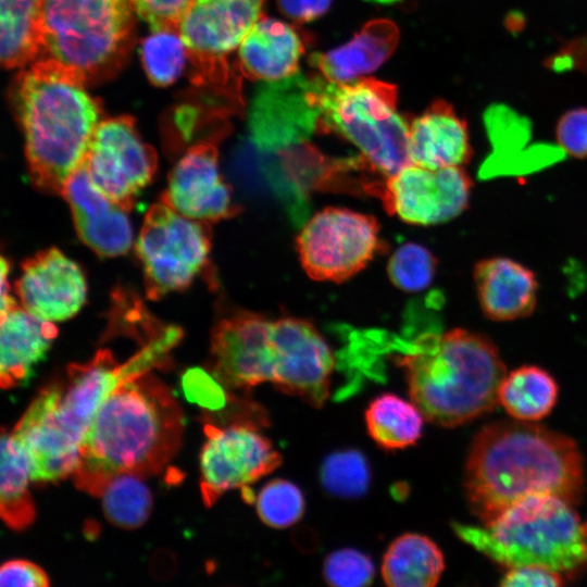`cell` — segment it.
<instances>
[{
    "instance_id": "1",
    "label": "cell",
    "mask_w": 587,
    "mask_h": 587,
    "mask_svg": "<svg viewBox=\"0 0 587 587\" xmlns=\"http://www.w3.org/2000/svg\"><path fill=\"white\" fill-rule=\"evenodd\" d=\"M584 483L583 457L573 439L517 420L484 426L472 440L464 471L470 509L483 524L534 494L576 504Z\"/></svg>"
},
{
    "instance_id": "2",
    "label": "cell",
    "mask_w": 587,
    "mask_h": 587,
    "mask_svg": "<svg viewBox=\"0 0 587 587\" xmlns=\"http://www.w3.org/2000/svg\"><path fill=\"white\" fill-rule=\"evenodd\" d=\"M183 432V410L167 386L148 373L128 379L99 408L79 448L74 484L100 497L117 474H159L178 451Z\"/></svg>"
},
{
    "instance_id": "3",
    "label": "cell",
    "mask_w": 587,
    "mask_h": 587,
    "mask_svg": "<svg viewBox=\"0 0 587 587\" xmlns=\"http://www.w3.org/2000/svg\"><path fill=\"white\" fill-rule=\"evenodd\" d=\"M86 80L51 59H39L16 78L14 103L25 137L33 184L61 195L83 163L99 125L100 108Z\"/></svg>"
},
{
    "instance_id": "4",
    "label": "cell",
    "mask_w": 587,
    "mask_h": 587,
    "mask_svg": "<svg viewBox=\"0 0 587 587\" xmlns=\"http://www.w3.org/2000/svg\"><path fill=\"white\" fill-rule=\"evenodd\" d=\"M396 363L404 371L411 401L425 420L442 427L492 411L507 374L495 344L463 328L421 337Z\"/></svg>"
},
{
    "instance_id": "5",
    "label": "cell",
    "mask_w": 587,
    "mask_h": 587,
    "mask_svg": "<svg viewBox=\"0 0 587 587\" xmlns=\"http://www.w3.org/2000/svg\"><path fill=\"white\" fill-rule=\"evenodd\" d=\"M572 502L551 494L520 499L482 526L453 523L457 536L510 567L541 565L572 573L587 562L583 521Z\"/></svg>"
},
{
    "instance_id": "6",
    "label": "cell",
    "mask_w": 587,
    "mask_h": 587,
    "mask_svg": "<svg viewBox=\"0 0 587 587\" xmlns=\"http://www.w3.org/2000/svg\"><path fill=\"white\" fill-rule=\"evenodd\" d=\"M320 108L317 128L353 143L385 176L411 164L409 124L397 111V87L373 77L332 83L313 76Z\"/></svg>"
},
{
    "instance_id": "7",
    "label": "cell",
    "mask_w": 587,
    "mask_h": 587,
    "mask_svg": "<svg viewBox=\"0 0 587 587\" xmlns=\"http://www.w3.org/2000/svg\"><path fill=\"white\" fill-rule=\"evenodd\" d=\"M133 12L129 0H43L39 59L70 67L86 83L105 78L132 47Z\"/></svg>"
},
{
    "instance_id": "8",
    "label": "cell",
    "mask_w": 587,
    "mask_h": 587,
    "mask_svg": "<svg viewBox=\"0 0 587 587\" xmlns=\"http://www.w3.org/2000/svg\"><path fill=\"white\" fill-rule=\"evenodd\" d=\"M211 250L208 222L176 212L162 200L151 205L136 242L151 300L185 289L207 264Z\"/></svg>"
},
{
    "instance_id": "9",
    "label": "cell",
    "mask_w": 587,
    "mask_h": 587,
    "mask_svg": "<svg viewBox=\"0 0 587 587\" xmlns=\"http://www.w3.org/2000/svg\"><path fill=\"white\" fill-rule=\"evenodd\" d=\"M180 338V328L167 326L124 363H117L108 349L97 351L86 363H72L54 409L59 425L82 445L104 400L124 382L164 365Z\"/></svg>"
},
{
    "instance_id": "10",
    "label": "cell",
    "mask_w": 587,
    "mask_h": 587,
    "mask_svg": "<svg viewBox=\"0 0 587 587\" xmlns=\"http://www.w3.org/2000/svg\"><path fill=\"white\" fill-rule=\"evenodd\" d=\"M372 215L345 208L315 213L296 238L304 272L314 280L341 283L362 271L382 250Z\"/></svg>"
},
{
    "instance_id": "11",
    "label": "cell",
    "mask_w": 587,
    "mask_h": 587,
    "mask_svg": "<svg viewBox=\"0 0 587 587\" xmlns=\"http://www.w3.org/2000/svg\"><path fill=\"white\" fill-rule=\"evenodd\" d=\"M265 0H192L178 32L199 85L229 83L228 57L261 17Z\"/></svg>"
},
{
    "instance_id": "12",
    "label": "cell",
    "mask_w": 587,
    "mask_h": 587,
    "mask_svg": "<svg viewBox=\"0 0 587 587\" xmlns=\"http://www.w3.org/2000/svg\"><path fill=\"white\" fill-rule=\"evenodd\" d=\"M255 424L207 423V441L200 453V490L204 504L213 505L226 491L246 488L275 471L282 455Z\"/></svg>"
},
{
    "instance_id": "13",
    "label": "cell",
    "mask_w": 587,
    "mask_h": 587,
    "mask_svg": "<svg viewBox=\"0 0 587 587\" xmlns=\"http://www.w3.org/2000/svg\"><path fill=\"white\" fill-rule=\"evenodd\" d=\"M84 163L93 184L114 203L130 211L157 170L155 151L139 137L133 117L101 121Z\"/></svg>"
},
{
    "instance_id": "14",
    "label": "cell",
    "mask_w": 587,
    "mask_h": 587,
    "mask_svg": "<svg viewBox=\"0 0 587 587\" xmlns=\"http://www.w3.org/2000/svg\"><path fill=\"white\" fill-rule=\"evenodd\" d=\"M473 183L463 167L427 168L409 164L388 176L378 193L390 215L414 225H435L460 215Z\"/></svg>"
},
{
    "instance_id": "15",
    "label": "cell",
    "mask_w": 587,
    "mask_h": 587,
    "mask_svg": "<svg viewBox=\"0 0 587 587\" xmlns=\"http://www.w3.org/2000/svg\"><path fill=\"white\" fill-rule=\"evenodd\" d=\"M274 367L272 384L321 408L329 396L333 352L316 327L302 319L280 317L273 322Z\"/></svg>"
},
{
    "instance_id": "16",
    "label": "cell",
    "mask_w": 587,
    "mask_h": 587,
    "mask_svg": "<svg viewBox=\"0 0 587 587\" xmlns=\"http://www.w3.org/2000/svg\"><path fill=\"white\" fill-rule=\"evenodd\" d=\"M273 322L238 311L211 330L212 375L229 389H251L271 383L274 367Z\"/></svg>"
},
{
    "instance_id": "17",
    "label": "cell",
    "mask_w": 587,
    "mask_h": 587,
    "mask_svg": "<svg viewBox=\"0 0 587 587\" xmlns=\"http://www.w3.org/2000/svg\"><path fill=\"white\" fill-rule=\"evenodd\" d=\"M265 83L255 92L249 112V130L258 147L299 142L317 128L320 108L313 77L295 74Z\"/></svg>"
},
{
    "instance_id": "18",
    "label": "cell",
    "mask_w": 587,
    "mask_h": 587,
    "mask_svg": "<svg viewBox=\"0 0 587 587\" xmlns=\"http://www.w3.org/2000/svg\"><path fill=\"white\" fill-rule=\"evenodd\" d=\"M161 200L182 215L208 223L239 211L221 175L217 148L209 141L191 146L175 164Z\"/></svg>"
},
{
    "instance_id": "19",
    "label": "cell",
    "mask_w": 587,
    "mask_h": 587,
    "mask_svg": "<svg viewBox=\"0 0 587 587\" xmlns=\"http://www.w3.org/2000/svg\"><path fill=\"white\" fill-rule=\"evenodd\" d=\"M61 391L54 384L41 389L11 433L26 453L33 482L64 479L79 463L80 445L54 417Z\"/></svg>"
},
{
    "instance_id": "20",
    "label": "cell",
    "mask_w": 587,
    "mask_h": 587,
    "mask_svg": "<svg viewBox=\"0 0 587 587\" xmlns=\"http://www.w3.org/2000/svg\"><path fill=\"white\" fill-rule=\"evenodd\" d=\"M80 267L57 248L39 251L22 264L16 294L29 313L50 322L73 317L86 301Z\"/></svg>"
},
{
    "instance_id": "21",
    "label": "cell",
    "mask_w": 587,
    "mask_h": 587,
    "mask_svg": "<svg viewBox=\"0 0 587 587\" xmlns=\"http://www.w3.org/2000/svg\"><path fill=\"white\" fill-rule=\"evenodd\" d=\"M61 195L70 205L78 237L98 255L112 258L129 250L133 229L127 211L93 184L84 161L68 177Z\"/></svg>"
},
{
    "instance_id": "22",
    "label": "cell",
    "mask_w": 587,
    "mask_h": 587,
    "mask_svg": "<svg viewBox=\"0 0 587 587\" xmlns=\"http://www.w3.org/2000/svg\"><path fill=\"white\" fill-rule=\"evenodd\" d=\"M479 308L496 322L529 316L536 308L538 280L534 272L507 257L479 260L473 268Z\"/></svg>"
},
{
    "instance_id": "23",
    "label": "cell",
    "mask_w": 587,
    "mask_h": 587,
    "mask_svg": "<svg viewBox=\"0 0 587 587\" xmlns=\"http://www.w3.org/2000/svg\"><path fill=\"white\" fill-rule=\"evenodd\" d=\"M409 152L423 167H463L473 155L465 121L447 101H434L409 124Z\"/></svg>"
},
{
    "instance_id": "24",
    "label": "cell",
    "mask_w": 587,
    "mask_h": 587,
    "mask_svg": "<svg viewBox=\"0 0 587 587\" xmlns=\"http://www.w3.org/2000/svg\"><path fill=\"white\" fill-rule=\"evenodd\" d=\"M57 335L58 328L52 322L29 313L17 303L1 312V387L25 385Z\"/></svg>"
},
{
    "instance_id": "25",
    "label": "cell",
    "mask_w": 587,
    "mask_h": 587,
    "mask_svg": "<svg viewBox=\"0 0 587 587\" xmlns=\"http://www.w3.org/2000/svg\"><path fill=\"white\" fill-rule=\"evenodd\" d=\"M303 52V40L292 26L261 16L238 48V66L250 80H279L297 74Z\"/></svg>"
},
{
    "instance_id": "26",
    "label": "cell",
    "mask_w": 587,
    "mask_h": 587,
    "mask_svg": "<svg viewBox=\"0 0 587 587\" xmlns=\"http://www.w3.org/2000/svg\"><path fill=\"white\" fill-rule=\"evenodd\" d=\"M398 41L399 29L394 22L372 20L349 42L325 53L311 54L309 63L332 83H349L379 67Z\"/></svg>"
},
{
    "instance_id": "27",
    "label": "cell",
    "mask_w": 587,
    "mask_h": 587,
    "mask_svg": "<svg viewBox=\"0 0 587 587\" xmlns=\"http://www.w3.org/2000/svg\"><path fill=\"white\" fill-rule=\"evenodd\" d=\"M445 570L440 548L420 534H404L387 548L382 563V576L390 587H432Z\"/></svg>"
},
{
    "instance_id": "28",
    "label": "cell",
    "mask_w": 587,
    "mask_h": 587,
    "mask_svg": "<svg viewBox=\"0 0 587 587\" xmlns=\"http://www.w3.org/2000/svg\"><path fill=\"white\" fill-rule=\"evenodd\" d=\"M558 395V384L549 372L536 365H523L505 374L498 400L513 420L537 422L552 411Z\"/></svg>"
},
{
    "instance_id": "29",
    "label": "cell",
    "mask_w": 587,
    "mask_h": 587,
    "mask_svg": "<svg viewBox=\"0 0 587 587\" xmlns=\"http://www.w3.org/2000/svg\"><path fill=\"white\" fill-rule=\"evenodd\" d=\"M30 467L20 442L2 429L0 514L14 530L28 527L35 520V503L28 490Z\"/></svg>"
},
{
    "instance_id": "30",
    "label": "cell",
    "mask_w": 587,
    "mask_h": 587,
    "mask_svg": "<svg viewBox=\"0 0 587 587\" xmlns=\"http://www.w3.org/2000/svg\"><path fill=\"white\" fill-rule=\"evenodd\" d=\"M43 0H1V63L23 67L39 59Z\"/></svg>"
},
{
    "instance_id": "31",
    "label": "cell",
    "mask_w": 587,
    "mask_h": 587,
    "mask_svg": "<svg viewBox=\"0 0 587 587\" xmlns=\"http://www.w3.org/2000/svg\"><path fill=\"white\" fill-rule=\"evenodd\" d=\"M423 421V414L412 401H405L395 394L379 395L365 411L369 435L386 450L415 445L422 436Z\"/></svg>"
},
{
    "instance_id": "32",
    "label": "cell",
    "mask_w": 587,
    "mask_h": 587,
    "mask_svg": "<svg viewBox=\"0 0 587 587\" xmlns=\"http://www.w3.org/2000/svg\"><path fill=\"white\" fill-rule=\"evenodd\" d=\"M107 520L122 528H137L149 517L152 497L142 476L121 473L113 476L101 496Z\"/></svg>"
},
{
    "instance_id": "33",
    "label": "cell",
    "mask_w": 587,
    "mask_h": 587,
    "mask_svg": "<svg viewBox=\"0 0 587 587\" xmlns=\"http://www.w3.org/2000/svg\"><path fill=\"white\" fill-rule=\"evenodd\" d=\"M143 68L157 86L174 83L182 74L187 58L178 29H157L140 45Z\"/></svg>"
},
{
    "instance_id": "34",
    "label": "cell",
    "mask_w": 587,
    "mask_h": 587,
    "mask_svg": "<svg viewBox=\"0 0 587 587\" xmlns=\"http://www.w3.org/2000/svg\"><path fill=\"white\" fill-rule=\"evenodd\" d=\"M323 488L333 496L357 498L370 484V466L366 458L358 450H342L328 455L321 466Z\"/></svg>"
},
{
    "instance_id": "35",
    "label": "cell",
    "mask_w": 587,
    "mask_h": 587,
    "mask_svg": "<svg viewBox=\"0 0 587 587\" xmlns=\"http://www.w3.org/2000/svg\"><path fill=\"white\" fill-rule=\"evenodd\" d=\"M255 500L260 520L273 528L292 526L302 517L305 509L300 488L282 478L264 485Z\"/></svg>"
},
{
    "instance_id": "36",
    "label": "cell",
    "mask_w": 587,
    "mask_h": 587,
    "mask_svg": "<svg viewBox=\"0 0 587 587\" xmlns=\"http://www.w3.org/2000/svg\"><path fill=\"white\" fill-rule=\"evenodd\" d=\"M437 260L424 246L408 242L399 247L388 261L390 282L403 291H421L436 274Z\"/></svg>"
},
{
    "instance_id": "37",
    "label": "cell",
    "mask_w": 587,
    "mask_h": 587,
    "mask_svg": "<svg viewBox=\"0 0 587 587\" xmlns=\"http://www.w3.org/2000/svg\"><path fill=\"white\" fill-rule=\"evenodd\" d=\"M374 574L372 560L351 548L329 553L323 564V578L334 587H364L373 582Z\"/></svg>"
},
{
    "instance_id": "38",
    "label": "cell",
    "mask_w": 587,
    "mask_h": 587,
    "mask_svg": "<svg viewBox=\"0 0 587 587\" xmlns=\"http://www.w3.org/2000/svg\"><path fill=\"white\" fill-rule=\"evenodd\" d=\"M180 385L186 399L205 410L215 412L227 403L224 386L200 367L188 369L182 376Z\"/></svg>"
},
{
    "instance_id": "39",
    "label": "cell",
    "mask_w": 587,
    "mask_h": 587,
    "mask_svg": "<svg viewBox=\"0 0 587 587\" xmlns=\"http://www.w3.org/2000/svg\"><path fill=\"white\" fill-rule=\"evenodd\" d=\"M555 139L570 157L587 158V108H576L563 113L557 123Z\"/></svg>"
},
{
    "instance_id": "40",
    "label": "cell",
    "mask_w": 587,
    "mask_h": 587,
    "mask_svg": "<svg viewBox=\"0 0 587 587\" xmlns=\"http://www.w3.org/2000/svg\"><path fill=\"white\" fill-rule=\"evenodd\" d=\"M134 12L152 30L178 29V24L192 0H129Z\"/></svg>"
},
{
    "instance_id": "41",
    "label": "cell",
    "mask_w": 587,
    "mask_h": 587,
    "mask_svg": "<svg viewBox=\"0 0 587 587\" xmlns=\"http://www.w3.org/2000/svg\"><path fill=\"white\" fill-rule=\"evenodd\" d=\"M563 584L560 572L541 565L510 567L500 579L503 587H557Z\"/></svg>"
},
{
    "instance_id": "42",
    "label": "cell",
    "mask_w": 587,
    "mask_h": 587,
    "mask_svg": "<svg viewBox=\"0 0 587 587\" xmlns=\"http://www.w3.org/2000/svg\"><path fill=\"white\" fill-rule=\"evenodd\" d=\"M49 584L46 572L26 560H10L0 569L1 587H47Z\"/></svg>"
},
{
    "instance_id": "43",
    "label": "cell",
    "mask_w": 587,
    "mask_h": 587,
    "mask_svg": "<svg viewBox=\"0 0 587 587\" xmlns=\"http://www.w3.org/2000/svg\"><path fill=\"white\" fill-rule=\"evenodd\" d=\"M332 0H277L278 9L289 18L304 23L324 14Z\"/></svg>"
},
{
    "instance_id": "44",
    "label": "cell",
    "mask_w": 587,
    "mask_h": 587,
    "mask_svg": "<svg viewBox=\"0 0 587 587\" xmlns=\"http://www.w3.org/2000/svg\"><path fill=\"white\" fill-rule=\"evenodd\" d=\"M583 529H584L585 544L587 548V520L583 523Z\"/></svg>"
}]
</instances>
